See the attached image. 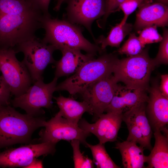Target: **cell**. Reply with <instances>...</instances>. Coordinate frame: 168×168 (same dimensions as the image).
<instances>
[{
	"instance_id": "obj_1",
	"label": "cell",
	"mask_w": 168,
	"mask_h": 168,
	"mask_svg": "<svg viewBox=\"0 0 168 168\" xmlns=\"http://www.w3.org/2000/svg\"><path fill=\"white\" fill-rule=\"evenodd\" d=\"M45 16L30 0H0V49L36 37Z\"/></svg>"
},
{
	"instance_id": "obj_2",
	"label": "cell",
	"mask_w": 168,
	"mask_h": 168,
	"mask_svg": "<svg viewBox=\"0 0 168 168\" xmlns=\"http://www.w3.org/2000/svg\"><path fill=\"white\" fill-rule=\"evenodd\" d=\"M45 121L42 115L22 114L9 105H0V148L29 143L34 132L44 127Z\"/></svg>"
},
{
	"instance_id": "obj_3",
	"label": "cell",
	"mask_w": 168,
	"mask_h": 168,
	"mask_svg": "<svg viewBox=\"0 0 168 168\" xmlns=\"http://www.w3.org/2000/svg\"><path fill=\"white\" fill-rule=\"evenodd\" d=\"M42 28L45 34L42 41L61 51L65 49L82 50L89 54L96 55L103 51L98 45L91 43L83 36L78 26L69 21L52 18L45 16Z\"/></svg>"
},
{
	"instance_id": "obj_4",
	"label": "cell",
	"mask_w": 168,
	"mask_h": 168,
	"mask_svg": "<svg viewBox=\"0 0 168 168\" xmlns=\"http://www.w3.org/2000/svg\"><path fill=\"white\" fill-rule=\"evenodd\" d=\"M118 59L110 53L90 59L72 76L57 85L55 91H66L72 95L80 93L92 83L112 74Z\"/></svg>"
},
{
	"instance_id": "obj_5",
	"label": "cell",
	"mask_w": 168,
	"mask_h": 168,
	"mask_svg": "<svg viewBox=\"0 0 168 168\" xmlns=\"http://www.w3.org/2000/svg\"><path fill=\"white\" fill-rule=\"evenodd\" d=\"M155 67L147 48L136 55L118 59L113 75L118 82L124 83L127 89L147 91L149 87L151 74Z\"/></svg>"
},
{
	"instance_id": "obj_6",
	"label": "cell",
	"mask_w": 168,
	"mask_h": 168,
	"mask_svg": "<svg viewBox=\"0 0 168 168\" xmlns=\"http://www.w3.org/2000/svg\"><path fill=\"white\" fill-rule=\"evenodd\" d=\"M58 79L55 77L47 84L44 82L43 77L38 79L24 94L11 100L12 106L21 108L31 115L44 114L42 108L49 109L52 106L53 95L55 91Z\"/></svg>"
},
{
	"instance_id": "obj_7",
	"label": "cell",
	"mask_w": 168,
	"mask_h": 168,
	"mask_svg": "<svg viewBox=\"0 0 168 168\" xmlns=\"http://www.w3.org/2000/svg\"><path fill=\"white\" fill-rule=\"evenodd\" d=\"M13 48L17 53L21 52L24 54L22 62L27 69L33 82L43 77V72L49 64L56 62L53 55L56 50L55 48L36 37Z\"/></svg>"
},
{
	"instance_id": "obj_8",
	"label": "cell",
	"mask_w": 168,
	"mask_h": 168,
	"mask_svg": "<svg viewBox=\"0 0 168 168\" xmlns=\"http://www.w3.org/2000/svg\"><path fill=\"white\" fill-rule=\"evenodd\" d=\"M13 48L0 49V71L15 97L24 94L32 82L30 73L16 57Z\"/></svg>"
},
{
	"instance_id": "obj_9",
	"label": "cell",
	"mask_w": 168,
	"mask_h": 168,
	"mask_svg": "<svg viewBox=\"0 0 168 168\" xmlns=\"http://www.w3.org/2000/svg\"><path fill=\"white\" fill-rule=\"evenodd\" d=\"M56 143L48 142L10 148L0 152V167L26 168L35 158L53 155Z\"/></svg>"
},
{
	"instance_id": "obj_10",
	"label": "cell",
	"mask_w": 168,
	"mask_h": 168,
	"mask_svg": "<svg viewBox=\"0 0 168 168\" xmlns=\"http://www.w3.org/2000/svg\"><path fill=\"white\" fill-rule=\"evenodd\" d=\"M118 83L112 74L92 83L80 93L96 119L105 111L114 96L123 88Z\"/></svg>"
},
{
	"instance_id": "obj_11",
	"label": "cell",
	"mask_w": 168,
	"mask_h": 168,
	"mask_svg": "<svg viewBox=\"0 0 168 168\" xmlns=\"http://www.w3.org/2000/svg\"><path fill=\"white\" fill-rule=\"evenodd\" d=\"M147 103H139L124 112L122 119L128 130L127 140L135 142L144 149L151 150L152 131L146 114Z\"/></svg>"
},
{
	"instance_id": "obj_12",
	"label": "cell",
	"mask_w": 168,
	"mask_h": 168,
	"mask_svg": "<svg viewBox=\"0 0 168 168\" xmlns=\"http://www.w3.org/2000/svg\"><path fill=\"white\" fill-rule=\"evenodd\" d=\"M44 128L39 133V143L50 142L57 143L61 140H79L86 146V138L90 134L78 125L69 122L57 113L54 117L45 121Z\"/></svg>"
},
{
	"instance_id": "obj_13",
	"label": "cell",
	"mask_w": 168,
	"mask_h": 168,
	"mask_svg": "<svg viewBox=\"0 0 168 168\" xmlns=\"http://www.w3.org/2000/svg\"><path fill=\"white\" fill-rule=\"evenodd\" d=\"M67 15L69 21L84 26L92 35L91 25L105 13V0H66Z\"/></svg>"
},
{
	"instance_id": "obj_14",
	"label": "cell",
	"mask_w": 168,
	"mask_h": 168,
	"mask_svg": "<svg viewBox=\"0 0 168 168\" xmlns=\"http://www.w3.org/2000/svg\"><path fill=\"white\" fill-rule=\"evenodd\" d=\"M122 121V114L108 112L100 115L94 123L90 124L81 119L78 125L83 130L95 135L99 143L104 144L117 140Z\"/></svg>"
},
{
	"instance_id": "obj_15",
	"label": "cell",
	"mask_w": 168,
	"mask_h": 168,
	"mask_svg": "<svg viewBox=\"0 0 168 168\" xmlns=\"http://www.w3.org/2000/svg\"><path fill=\"white\" fill-rule=\"evenodd\" d=\"M149 92L146 107V114L154 130L168 133L166 127L168 123V98L162 94L157 82H154L148 90Z\"/></svg>"
},
{
	"instance_id": "obj_16",
	"label": "cell",
	"mask_w": 168,
	"mask_h": 168,
	"mask_svg": "<svg viewBox=\"0 0 168 168\" xmlns=\"http://www.w3.org/2000/svg\"><path fill=\"white\" fill-rule=\"evenodd\" d=\"M134 24L138 32L147 26L155 25L164 27L168 24V7L158 2L143 3L139 7Z\"/></svg>"
},
{
	"instance_id": "obj_17",
	"label": "cell",
	"mask_w": 168,
	"mask_h": 168,
	"mask_svg": "<svg viewBox=\"0 0 168 168\" xmlns=\"http://www.w3.org/2000/svg\"><path fill=\"white\" fill-rule=\"evenodd\" d=\"M61 58L55 63V77L57 78L74 74L86 62L95 56L84 54L78 49H65L61 51Z\"/></svg>"
},
{
	"instance_id": "obj_18",
	"label": "cell",
	"mask_w": 168,
	"mask_h": 168,
	"mask_svg": "<svg viewBox=\"0 0 168 168\" xmlns=\"http://www.w3.org/2000/svg\"><path fill=\"white\" fill-rule=\"evenodd\" d=\"M124 87L113 98L105 111L123 114L135 105L142 102H147L148 96L146 91L127 89Z\"/></svg>"
},
{
	"instance_id": "obj_19",
	"label": "cell",
	"mask_w": 168,
	"mask_h": 168,
	"mask_svg": "<svg viewBox=\"0 0 168 168\" xmlns=\"http://www.w3.org/2000/svg\"><path fill=\"white\" fill-rule=\"evenodd\" d=\"M53 98L59 109L58 113L71 123L78 125L82 115L86 112L93 114L91 107L85 100L79 102L61 95Z\"/></svg>"
},
{
	"instance_id": "obj_20",
	"label": "cell",
	"mask_w": 168,
	"mask_h": 168,
	"mask_svg": "<svg viewBox=\"0 0 168 168\" xmlns=\"http://www.w3.org/2000/svg\"><path fill=\"white\" fill-rule=\"evenodd\" d=\"M135 142L126 140L116 143L115 148L121 153L122 164L125 168H146V156L144 154L145 149L138 146Z\"/></svg>"
},
{
	"instance_id": "obj_21",
	"label": "cell",
	"mask_w": 168,
	"mask_h": 168,
	"mask_svg": "<svg viewBox=\"0 0 168 168\" xmlns=\"http://www.w3.org/2000/svg\"><path fill=\"white\" fill-rule=\"evenodd\" d=\"M155 143L150 155L146 156L147 168H168V134H162L159 130L154 131Z\"/></svg>"
},
{
	"instance_id": "obj_22",
	"label": "cell",
	"mask_w": 168,
	"mask_h": 168,
	"mask_svg": "<svg viewBox=\"0 0 168 168\" xmlns=\"http://www.w3.org/2000/svg\"><path fill=\"white\" fill-rule=\"evenodd\" d=\"M133 27L131 24L126 22L123 24L120 22L112 28L107 37L101 36L96 39L95 44H100L103 51L108 46L119 47L125 36L130 33Z\"/></svg>"
},
{
	"instance_id": "obj_23",
	"label": "cell",
	"mask_w": 168,
	"mask_h": 168,
	"mask_svg": "<svg viewBox=\"0 0 168 168\" xmlns=\"http://www.w3.org/2000/svg\"><path fill=\"white\" fill-rule=\"evenodd\" d=\"M86 147L91 151L93 162L98 168H119L111 159L106 152L104 144L99 143L96 145H91L87 143Z\"/></svg>"
},
{
	"instance_id": "obj_24",
	"label": "cell",
	"mask_w": 168,
	"mask_h": 168,
	"mask_svg": "<svg viewBox=\"0 0 168 168\" xmlns=\"http://www.w3.org/2000/svg\"><path fill=\"white\" fill-rule=\"evenodd\" d=\"M145 46L134 33H130L128 40L117 51L121 54L131 56L140 53Z\"/></svg>"
},
{
	"instance_id": "obj_25",
	"label": "cell",
	"mask_w": 168,
	"mask_h": 168,
	"mask_svg": "<svg viewBox=\"0 0 168 168\" xmlns=\"http://www.w3.org/2000/svg\"><path fill=\"white\" fill-rule=\"evenodd\" d=\"M71 144L73 151V160L75 168H91L94 167L93 162L88 157L84 156L80 149L79 140L74 139Z\"/></svg>"
},
{
	"instance_id": "obj_26",
	"label": "cell",
	"mask_w": 168,
	"mask_h": 168,
	"mask_svg": "<svg viewBox=\"0 0 168 168\" xmlns=\"http://www.w3.org/2000/svg\"><path fill=\"white\" fill-rule=\"evenodd\" d=\"M157 26L153 25L147 26L139 31V39L142 44L145 46L146 44L161 42L162 36L157 30Z\"/></svg>"
},
{
	"instance_id": "obj_27",
	"label": "cell",
	"mask_w": 168,
	"mask_h": 168,
	"mask_svg": "<svg viewBox=\"0 0 168 168\" xmlns=\"http://www.w3.org/2000/svg\"><path fill=\"white\" fill-rule=\"evenodd\" d=\"M162 36L158 53L155 58L153 59L156 66L168 63V30L164 27H163Z\"/></svg>"
},
{
	"instance_id": "obj_28",
	"label": "cell",
	"mask_w": 168,
	"mask_h": 168,
	"mask_svg": "<svg viewBox=\"0 0 168 168\" xmlns=\"http://www.w3.org/2000/svg\"><path fill=\"white\" fill-rule=\"evenodd\" d=\"M144 1V0H124L119 7L122 11L124 15L120 22L123 24L126 23L129 16L139 7Z\"/></svg>"
},
{
	"instance_id": "obj_29",
	"label": "cell",
	"mask_w": 168,
	"mask_h": 168,
	"mask_svg": "<svg viewBox=\"0 0 168 168\" xmlns=\"http://www.w3.org/2000/svg\"><path fill=\"white\" fill-rule=\"evenodd\" d=\"M11 94L8 86L2 75L0 76V105H8L10 104Z\"/></svg>"
},
{
	"instance_id": "obj_30",
	"label": "cell",
	"mask_w": 168,
	"mask_h": 168,
	"mask_svg": "<svg viewBox=\"0 0 168 168\" xmlns=\"http://www.w3.org/2000/svg\"><path fill=\"white\" fill-rule=\"evenodd\" d=\"M124 0H105V11L104 15L101 21L102 25H104L110 14L119 8L120 4Z\"/></svg>"
},
{
	"instance_id": "obj_31",
	"label": "cell",
	"mask_w": 168,
	"mask_h": 168,
	"mask_svg": "<svg viewBox=\"0 0 168 168\" xmlns=\"http://www.w3.org/2000/svg\"><path fill=\"white\" fill-rule=\"evenodd\" d=\"M31 2L47 16H50L49 12V6L51 0H30Z\"/></svg>"
},
{
	"instance_id": "obj_32",
	"label": "cell",
	"mask_w": 168,
	"mask_h": 168,
	"mask_svg": "<svg viewBox=\"0 0 168 168\" xmlns=\"http://www.w3.org/2000/svg\"><path fill=\"white\" fill-rule=\"evenodd\" d=\"M161 81L159 85L160 91L162 95L168 98V74L161 75Z\"/></svg>"
},
{
	"instance_id": "obj_33",
	"label": "cell",
	"mask_w": 168,
	"mask_h": 168,
	"mask_svg": "<svg viewBox=\"0 0 168 168\" xmlns=\"http://www.w3.org/2000/svg\"><path fill=\"white\" fill-rule=\"evenodd\" d=\"M44 167L42 161L37 158L34 159L26 168H42Z\"/></svg>"
},
{
	"instance_id": "obj_34",
	"label": "cell",
	"mask_w": 168,
	"mask_h": 168,
	"mask_svg": "<svg viewBox=\"0 0 168 168\" xmlns=\"http://www.w3.org/2000/svg\"><path fill=\"white\" fill-rule=\"evenodd\" d=\"M66 0H57L56 4L54 8V10L55 11H58L61 7V6L63 2Z\"/></svg>"
},
{
	"instance_id": "obj_35",
	"label": "cell",
	"mask_w": 168,
	"mask_h": 168,
	"mask_svg": "<svg viewBox=\"0 0 168 168\" xmlns=\"http://www.w3.org/2000/svg\"><path fill=\"white\" fill-rule=\"evenodd\" d=\"M157 2L162 3L166 5H168V0H157Z\"/></svg>"
}]
</instances>
